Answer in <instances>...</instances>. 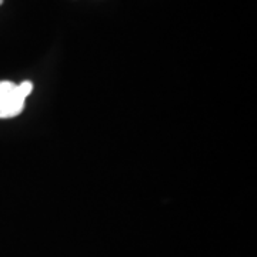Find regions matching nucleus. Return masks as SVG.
Returning <instances> with one entry per match:
<instances>
[{
    "label": "nucleus",
    "mask_w": 257,
    "mask_h": 257,
    "mask_svg": "<svg viewBox=\"0 0 257 257\" xmlns=\"http://www.w3.org/2000/svg\"><path fill=\"white\" fill-rule=\"evenodd\" d=\"M18 87L20 93L23 94V97H28L29 94L32 93V90H33V83L29 82V80H25L23 83L18 84Z\"/></svg>",
    "instance_id": "f03ea898"
},
{
    "label": "nucleus",
    "mask_w": 257,
    "mask_h": 257,
    "mask_svg": "<svg viewBox=\"0 0 257 257\" xmlns=\"http://www.w3.org/2000/svg\"><path fill=\"white\" fill-rule=\"evenodd\" d=\"M23 94L18 84L3 80L0 82V119H12L19 116L25 109Z\"/></svg>",
    "instance_id": "f257e3e1"
},
{
    "label": "nucleus",
    "mask_w": 257,
    "mask_h": 257,
    "mask_svg": "<svg viewBox=\"0 0 257 257\" xmlns=\"http://www.w3.org/2000/svg\"><path fill=\"white\" fill-rule=\"evenodd\" d=\"M2 3H3V0H0V5H2Z\"/></svg>",
    "instance_id": "7ed1b4c3"
}]
</instances>
